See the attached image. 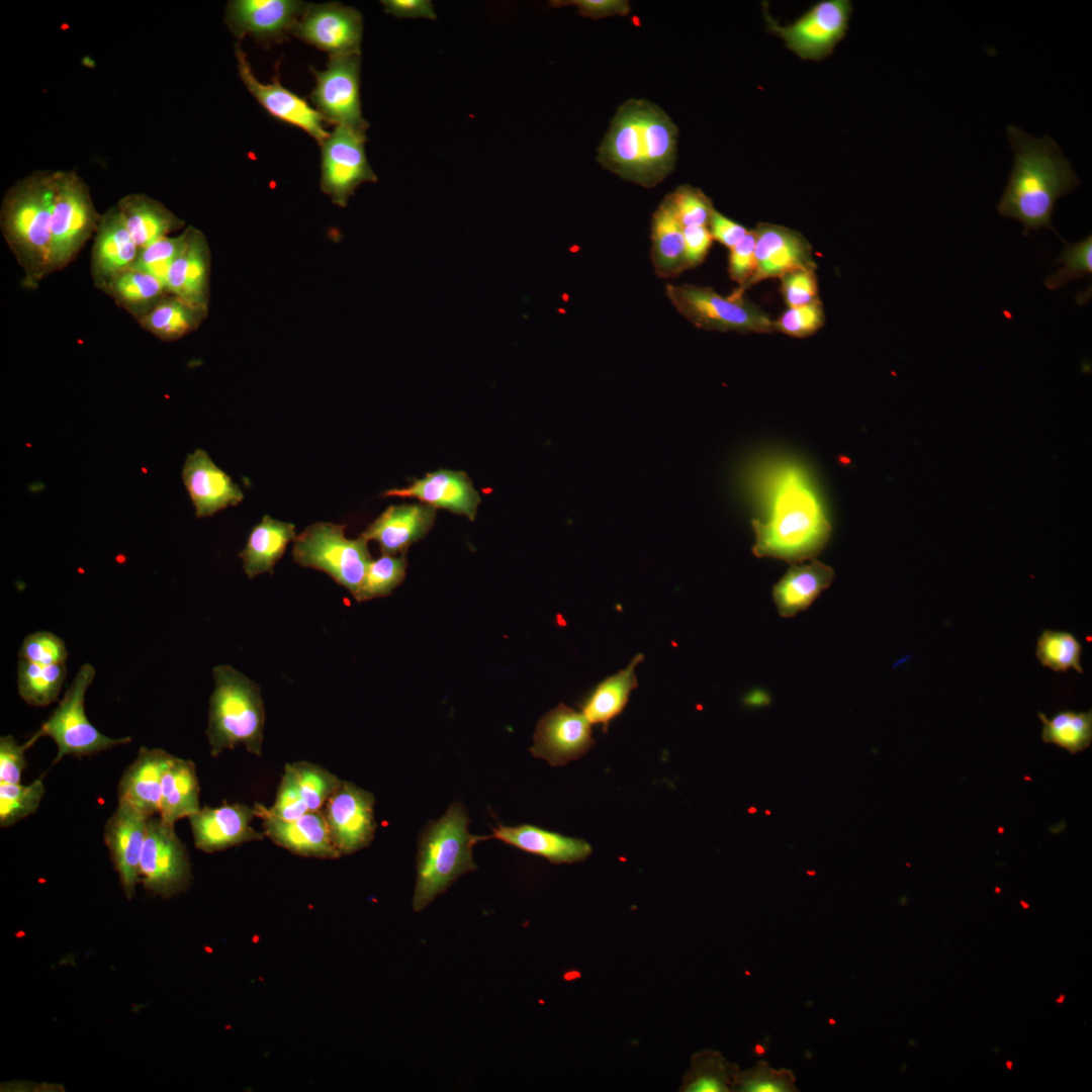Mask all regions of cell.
Listing matches in <instances>:
<instances>
[{"instance_id":"cell-1","label":"cell","mask_w":1092,"mask_h":1092,"mask_svg":"<svg viewBox=\"0 0 1092 1092\" xmlns=\"http://www.w3.org/2000/svg\"><path fill=\"white\" fill-rule=\"evenodd\" d=\"M752 482L764 512L763 520H752L753 553L790 562L816 556L831 526L807 472L793 461L772 460L757 467Z\"/></svg>"},{"instance_id":"cell-2","label":"cell","mask_w":1092,"mask_h":1092,"mask_svg":"<svg viewBox=\"0 0 1092 1092\" xmlns=\"http://www.w3.org/2000/svg\"><path fill=\"white\" fill-rule=\"evenodd\" d=\"M1006 130L1014 158L997 211L1021 222L1023 236L1048 228L1060 237L1052 219L1055 205L1080 184L1070 160L1049 135L1036 139L1011 124Z\"/></svg>"},{"instance_id":"cell-3","label":"cell","mask_w":1092,"mask_h":1092,"mask_svg":"<svg viewBox=\"0 0 1092 1092\" xmlns=\"http://www.w3.org/2000/svg\"><path fill=\"white\" fill-rule=\"evenodd\" d=\"M676 142L677 127L662 109L631 99L617 110L598 160L623 179L652 187L672 171Z\"/></svg>"},{"instance_id":"cell-4","label":"cell","mask_w":1092,"mask_h":1092,"mask_svg":"<svg viewBox=\"0 0 1092 1092\" xmlns=\"http://www.w3.org/2000/svg\"><path fill=\"white\" fill-rule=\"evenodd\" d=\"M52 172H36L6 193L1 207L4 239L24 272L23 283L37 287L51 269Z\"/></svg>"},{"instance_id":"cell-5","label":"cell","mask_w":1092,"mask_h":1092,"mask_svg":"<svg viewBox=\"0 0 1092 1092\" xmlns=\"http://www.w3.org/2000/svg\"><path fill=\"white\" fill-rule=\"evenodd\" d=\"M469 818L462 803H452L438 820L421 832L417 853V881L413 908L422 911L460 876L477 869L472 848L480 840L468 830Z\"/></svg>"},{"instance_id":"cell-6","label":"cell","mask_w":1092,"mask_h":1092,"mask_svg":"<svg viewBox=\"0 0 1092 1092\" xmlns=\"http://www.w3.org/2000/svg\"><path fill=\"white\" fill-rule=\"evenodd\" d=\"M214 689L209 698L206 737L212 756L242 744L260 756L264 740L265 708L260 687L230 665L212 669Z\"/></svg>"},{"instance_id":"cell-7","label":"cell","mask_w":1092,"mask_h":1092,"mask_svg":"<svg viewBox=\"0 0 1092 1092\" xmlns=\"http://www.w3.org/2000/svg\"><path fill=\"white\" fill-rule=\"evenodd\" d=\"M95 673V668L90 663H83L80 666L58 707L39 729L24 742L27 748L42 736L51 737L58 747L53 761L57 763L66 755L78 757L94 755L131 741L129 736L108 737L98 731L89 721L85 711V695L94 680Z\"/></svg>"},{"instance_id":"cell-8","label":"cell","mask_w":1092,"mask_h":1092,"mask_svg":"<svg viewBox=\"0 0 1092 1092\" xmlns=\"http://www.w3.org/2000/svg\"><path fill=\"white\" fill-rule=\"evenodd\" d=\"M293 542L292 557L297 564L327 573L356 596L372 560L365 539L347 538L343 525L317 522Z\"/></svg>"},{"instance_id":"cell-9","label":"cell","mask_w":1092,"mask_h":1092,"mask_svg":"<svg viewBox=\"0 0 1092 1092\" xmlns=\"http://www.w3.org/2000/svg\"><path fill=\"white\" fill-rule=\"evenodd\" d=\"M101 215L88 186L73 172H52L51 269L68 266L96 233Z\"/></svg>"},{"instance_id":"cell-10","label":"cell","mask_w":1092,"mask_h":1092,"mask_svg":"<svg viewBox=\"0 0 1092 1092\" xmlns=\"http://www.w3.org/2000/svg\"><path fill=\"white\" fill-rule=\"evenodd\" d=\"M665 294L674 308L697 328L740 334L775 332L768 314L736 291L724 296L711 287L669 283Z\"/></svg>"},{"instance_id":"cell-11","label":"cell","mask_w":1092,"mask_h":1092,"mask_svg":"<svg viewBox=\"0 0 1092 1092\" xmlns=\"http://www.w3.org/2000/svg\"><path fill=\"white\" fill-rule=\"evenodd\" d=\"M366 130L336 125L321 146V189L341 207H346L357 187L376 182L366 153Z\"/></svg>"},{"instance_id":"cell-12","label":"cell","mask_w":1092,"mask_h":1092,"mask_svg":"<svg viewBox=\"0 0 1092 1092\" xmlns=\"http://www.w3.org/2000/svg\"><path fill=\"white\" fill-rule=\"evenodd\" d=\"M852 6L848 0H825L816 3L795 22L779 24L764 10L766 28L781 37L786 47L803 60L820 61L828 57L843 39Z\"/></svg>"},{"instance_id":"cell-13","label":"cell","mask_w":1092,"mask_h":1092,"mask_svg":"<svg viewBox=\"0 0 1092 1092\" xmlns=\"http://www.w3.org/2000/svg\"><path fill=\"white\" fill-rule=\"evenodd\" d=\"M174 826L159 816L149 818L140 861L141 883L163 898L185 891L191 881L187 849Z\"/></svg>"},{"instance_id":"cell-14","label":"cell","mask_w":1092,"mask_h":1092,"mask_svg":"<svg viewBox=\"0 0 1092 1092\" xmlns=\"http://www.w3.org/2000/svg\"><path fill=\"white\" fill-rule=\"evenodd\" d=\"M361 55L330 57L325 70L310 68L315 85L311 103L326 122L360 130L368 128L360 102Z\"/></svg>"},{"instance_id":"cell-15","label":"cell","mask_w":1092,"mask_h":1092,"mask_svg":"<svg viewBox=\"0 0 1092 1092\" xmlns=\"http://www.w3.org/2000/svg\"><path fill=\"white\" fill-rule=\"evenodd\" d=\"M375 798L372 793L342 781L322 812L332 842L342 855L352 854L370 845L375 831Z\"/></svg>"},{"instance_id":"cell-16","label":"cell","mask_w":1092,"mask_h":1092,"mask_svg":"<svg viewBox=\"0 0 1092 1092\" xmlns=\"http://www.w3.org/2000/svg\"><path fill=\"white\" fill-rule=\"evenodd\" d=\"M361 13L338 2L306 4L291 34L330 57L361 55Z\"/></svg>"},{"instance_id":"cell-17","label":"cell","mask_w":1092,"mask_h":1092,"mask_svg":"<svg viewBox=\"0 0 1092 1092\" xmlns=\"http://www.w3.org/2000/svg\"><path fill=\"white\" fill-rule=\"evenodd\" d=\"M594 744L592 724L583 714L560 703L538 721L530 751L561 766L583 756Z\"/></svg>"},{"instance_id":"cell-18","label":"cell","mask_w":1092,"mask_h":1092,"mask_svg":"<svg viewBox=\"0 0 1092 1092\" xmlns=\"http://www.w3.org/2000/svg\"><path fill=\"white\" fill-rule=\"evenodd\" d=\"M235 55L243 84L272 117L300 128L318 144L328 136L324 117L304 98L282 86L277 78L271 83L260 82L240 43L235 44Z\"/></svg>"},{"instance_id":"cell-19","label":"cell","mask_w":1092,"mask_h":1092,"mask_svg":"<svg viewBox=\"0 0 1092 1092\" xmlns=\"http://www.w3.org/2000/svg\"><path fill=\"white\" fill-rule=\"evenodd\" d=\"M305 6L297 0H233L224 20L240 39L250 35L262 42H279L291 33Z\"/></svg>"},{"instance_id":"cell-20","label":"cell","mask_w":1092,"mask_h":1092,"mask_svg":"<svg viewBox=\"0 0 1092 1092\" xmlns=\"http://www.w3.org/2000/svg\"><path fill=\"white\" fill-rule=\"evenodd\" d=\"M257 817L254 806L223 802L216 807L205 806L190 816L189 823L196 848L206 853L225 850L243 843L259 841L264 832L253 828Z\"/></svg>"},{"instance_id":"cell-21","label":"cell","mask_w":1092,"mask_h":1092,"mask_svg":"<svg viewBox=\"0 0 1092 1092\" xmlns=\"http://www.w3.org/2000/svg\"><path fill=\"white\" fill-rule=\"evenodd\" d=\"M150 817L118 801L104 827V842L124 895L131 899L140 879V861Z\"/></svg>"},{"instance_id":"cell-22","label":"cell","mask_w":1092,"mask_h":1092,"mask_svg":"<svg viewBox=\"0 0 1092 1092\" xmlns=\"http://www.w3.org/2000/svg\"><path fill=\"white\" fill-rule=\"evenodd\" d=\"M754 233L756 270L749 287L798 269H816L811 246L800 233L774 223H759Z\"/></svg>"},{"instance_id":"cell-23","label":"cell","mask_w":1092,"mask_h":1092,"mask_svg":"<svg viewBox=\"0 0 1092 1092\" xmlns=\"http://www.w3.org/2000/svg\"><path fill=\"white\" fill-rule=\"evenodd\" d=\"M254 808L257 817L262 820L265 836L276 845L304 857H341L332 842L322 811L308 812L295 820H282L270 815L261 803H255Z\"/></svg>"},{"instance_id":"cell-24","label":"cell","mask_w":1092,"mask_h":1092,"mask_svg":"<svg viewBox=\"0 0 1092 1092\" xmlns=\"http://www.w3.org/2000/svg\"><path fill=\"white\" fill-rule=\"evenodd\" d=\"M182 479L197 518L210 517L228 507L237 506L244 498L241 488L202 449L188 454L183 464Z\"/></svg>"},{"instance_id":"cell-25","label":"cell","mask_w":1092,"mask_h":1092,"mask_svg":"<svg viewBox=\"0 0 1092 1092\" xmlns=\"http://www.w3.org/2000/svg\"><path fill=\"white\" fill-rule=\"evenodd\" d=\"M384 495L417 498L434 509L464 515L471 521L475 519L480 503L479 494L467 474L448 469L427 473L405 487L385 491Z\"/></svg>"},{"instance_id":"cell-26","label":"cell","mask_w":1092,"mask_h":1092,"mask_svg":"<svg viewBox=\"0 0 1092 1092\" xmlns=\"http://www.w3.org/2000/svg\"><path fill=\"white\" fill-rule=\"evenodd\" d=\"M436 509L426 504L388 507L360 535L375 541L382 554L396 555L427 535L434 525Z\"/></svg>"},{"instance_id":"cell-27","label":"cell","mask_w":1092,"mask_h":1092,"mask_svg":"<svg viewBox=\"0 0 1092 1092\" xmlns=\"http://www.w3.org/2000/svg\"><path fill=\"white\" fill-rule=\"evenodd\" d=\"M188 238L173 260L167 279L170 294L208 308L211 254L203 233L188 226Z\"/></svg>"},{"instance_id":"cell-28","label":"cell","mask_w":1092,"mask_h":1092,"mask_svg":"<svg viewBox=\"0 0 1092 1092\" xmlns=\"http://www.w3.org/2000/svg\"><path fill=\"white\" fill-rule=\"evenodd\" d=\"M173 755L162 748L142 746L117 786L118 801L148 817L159 815L162 779Z\"/></svg>"},{"instance_id":"cell-29","label":"cell","mask_w":1092,"mask_h":1092,"mask_svg":"<svg viewBox=\"0 0 1092 1092\" xmlns=\"http://www.w3.org/2000/svg\"><path fill=\"white\" fill-rule=\"evenodd\" d=\"M139 250L116 207L108 209L100 217L91 254L94 285L102 290L115 275L129 269Z\"/></svg>"},{"instance_id":"cell-30","label":"cell","mask_w":1092,"mask_h":1092,"mask_svg":"<svg viewBox=\"0 0 1092 1092\" xmlns=\"http://www.w3.org/2000/svg\"><path fill=\"white\" fill-rule=\"evenodd\" d=\"M488 838H496L523 851L536 854L553 863H573L584 860L592 846L583 839L565 836L534 825H498Z\"/></svg>"},{"instance_id":"cell-31","label":"cell","mask_w":1092,"mask_h":1092,"mask_svg":"<svg viewBox=\"0 0 1092 1092\" xmlns=\"http://www.w3.org/2000/svg\"><path fill=\"white\" fill-rule=\"evenodd\" d=\"M115 207L139 249L184 225V221L164 204L145 194L126 195Z\"/></svg>"},{"instance_id":"cell-32","label":"cell","mask_w":1092,"mask_h":1092,"mask_svg":"<svg viewBox=\"0 0 1092 1092\" xmlns=\"http://www.w3.org/2000/svg\"><path fill=\"white\" fill-rule=\"evenodd\" d=\"M636 654L629 664L596 685L578 704L580 712L593 725H601L604 732L610 723L626 708L630 695L638 687L636 666L643 660Z\"/></svg>"},{"instance_id":"cell-33","label":"cell","mask_w":1092,"mask_h":1092,"mask_svg":"<svg viewBox=\"0 0 1092 1092\" xmlns=\"http://www.w3.org/2000/svg\"><path fill=\"white\" fill-rule=\"evenodd\" d=\"M296 538L292 523L264 516L251 530L246 546L239 553L249 578L268 572L283 556L288 544Z\"/></svg>"},{"instance_id":"cell-34","label":"cell","mask_w":1092,"mask_h":1092,"mask_svg":"<svg viewBox=\"0 0 1092 1092\" xmlns=\"http://www.w3.org/2000/svg\"><path fill=\"white\" fill-rule=\"evenodd\" d=\"M200 787L192 760L173 755L162 779L159 817L175 825L200 810Z\"/></svg>"},{"instance_id":"cell-35","label":"cell","mask_w":1092,"mask_h":1092,"mask_svg":"<svg viewBox=\"0 0 1092 1092\" xmlns=\"http://www.w3.org/2000/svg\"><path fill=\"white\" fill-rule=\"evenodd\" d=\"M833 576V569L817 560L792 566L774 587L779 613L790 617L805 610L829 586Z\"/></svg>"},{"instance_id":"cell-36","label":"cell","mask_w":1092,"mask_h":1092,"mask_svg":"<svg viewBox=\"0 0 1092 1092\" xmlns=\"http://www.w3.org/2000/svg\"><path fill=\"white\" fill-rule=\"evenodd\" d=\"M651 260L661 278H673L689 268L682 226L661 202L652 216Z\"/></svg>"},{"instance_id":"cell-37","label":"cell","mask_w":1092,"mask_h":1092,"mask_svg":"<svg viewBox=\"0 0 1092 1092\" xmlns=\"http://www.w3.org/2000/svg\"><path fill=\"white\" fill-rule=\"evenodd\" d=\"M207 307L190 304L168 294L138 320L143 329L163 341H176L197 330L206 318Z\"/></svg>"},{"instance_id":"cell-38","label":"cell","mask_w":1092,"mask_h":1092,"mask_svg":"<svg viewBox=\"0 0 1092 1092\" xmlns=\"http://www.w3.org/2000/svg\"><path fill=\"white\" fill-rule=\"evenodd\" d=\"M102 290L136 321L170 294L160 280L131 267L115 275Z\"/></svg>"},{"instance_id":"cell-39","label":"cell","mask_w":1092,"mask_h":1092,"mask_svg":"<svg viewBox=\"0 0 1092 1092\" xmlns=\"http://www.w3.org/2000/svg\"><path fill=\"white\" fill-rule=\"evenodd\" d=\"M1042 722L1041 740L1076 754L1087 749L1092 742V711L1063 710L1049 718L1038 712Z\"/></svg>"},{"instance_id":"cell-40","label":"cell","mask_w":1092,"mask_h":1092,"mask_svg":"<svg viewBox=\"0 0 1092 1092\" xmlns=\"http://www.w3.org/2000/svg\"><path fill=\"white\" fill-rule=\"evenodd\" d=\"M66 675L65 663L43 665L20 659L17 665L18 694L30 706H49L58 700Z\"/></svg>"},{"instance_id":"cell-41","label":"cell","mask_w":1092,"mask_h":1092,"mask_svg":"<svg viewBox=\"0 0 1092 1092\" xmlns=\"http://www.w3.org/2000/svg\"><path fill=\"white\" fill-rule=\"evenodd\" d=\"M284 771L290 776L309 812L322 811L342 782L323 766L304 760L286 763Z\"/></svg>"},{"instance_id":"cell-42","label":"cell","mask_w":1092,"mask_h":1092,"mask_svg":"<svg viewBox=\"0 0 1092 1092\" xmlns=\"http://www.w3.org/2000/svg\"><path fill=\"white\" fill-rule=\"evenodd\" d=\"M1081 656L1082 645L1071 632L1044 629L1037 638L1035 657L1043 667L1057 672L1074 669L1083 673Z\"/></svg>"},{"instance_id":"cell-43","label":"cell","mask_w":1092,"mask_h":1092,"mask_svg":"<svg viewBox=\"0 0 1092 1092\" xmlns=\"http://www.w3.org/2000/svg\"><path fill=\"white\" fill-rule=\"evenodd\" d=\"M406 559L400 556L382 554L368 564L361 586L354 597L358 602L386 597L399 585L406 570Z\"/></svg>"},{"instance_id":"cell-44","label":"cell","mask_w":1092,"mask_h":1092,"mask_svg":"<svg viewBox=\"0 0 1092 1092\" xmlns=\"http://www.w3.org/2000/svg\"><path fill=\"white\" fill-rule=\"evenodd\" d=\"M44 791L41 779L29 785L0 783V826L9 827L35 813Z\"/></svg>"},{"instance_id":"cell-45","label":"cell","mask_w":1092,"mask_h":1092,"mask_svg":"<svg viewBox=\"0 0 1092 1092\" xmlns=\"http://www.w3.org/2000/svg\"><path fill=\"white\" fill-rule=\"evenodd\" d=\"M672 215L685 226H709L715 210L712 200L699 188L678 186L663 200Z\"/></svg>"},{"instance_id":"cell-46","label":"cell","mask_w":1092,"mask_h":1092,"mask_svg":"<svg viewBox=\"0 0 1092 1092\" xmlns=\"http://www.w3.org/2000/svg\"><path fill=\"white\" fill-rule=\"evenodd\" d=\"M1064 244L1065 248L1055 261L1056 264L1062 263L1063 267L1044 279V285L1050 290L1060 289L1074 279L1092 275V235L1077 243Z\"/></svg>"},{"instance_id":"cell-47","label":"cell","mask_w":1092,"mask_h":1092,"mask_svg":"<svg viewBox=\"0 0 1092 1092\" xmlns=\"http://www.w3.org/2000/svg\"><path fill=\"white\" fill-rule=\"evenodd\" d=\"M795 1075L787 1069H774L766 1063L740 1074H736L733 1084L738 1091L745 1092H791L796 1090Z\"/></svg>"},{"instance_id":"cell-48","label":"cell","mask_w":1092,"mask_h":1092,"mask_svg":"<svg viewBox=\"0 0 1092 1092\" xmlns=\"http://www.w3.org/2000/svg\"><path fill=\"white\" fill-rule=\"evenodd\" d=\"M69 653L62 638L49 631H37L26 636L18 656L37 664L65 663Z\"/></svg>"},{"instance_id":"cell-49","label":"cell","mask_w":1092,"mask_h":1092,"mask_svg":"<svg viewBox=\"0 0 1092 1092\" xmlns=\"http://www.w3.org/2000/svg\"><path fill=\"white\" fill-rule=\"evenodd\" d=\"M824 322L821 301H817L808 305L788 307L777 321H774V329L775 332L790 337L806 338L816 333Z\"/></svg>"},{"instance_id":"cell-50","label":"cell","mask_w":1092,"mask_h":1092,"mask_svg":"<svg viewBox=\"0 0 1092 1092\" xmlns=\"http://www.w3.org/2000/svg\"><path fill=\"white\" fill-rule=\"evenodd\" d=\"M755 233L748 231L741 241L730 250L728 272L730 278L739 284L734 291L744 294L754 277L756 270L755 260Z\"/></svg>"},{"instance_id":"cell-51","label":"cell","mask_w":1092,"mask_h":1092,"mask_svg":"<svg viewBox=\"0 0 1092 1092\" xmlns=\"http://www.w3.org/2000/svg\"><path fill=\"white\" fill-rule=\"evenodd\" d=\"M697 1068L695 1076L688 1085L689 1091L718 1092L727 1091L730 1082L736 1076L719 1056L708 1055Z\"/></svg>"},{"instance_id":"cell-52","label":"cell","mask_w":1092,"mask_h":1092,"mask_svg":"<svg viewBox=\"0 0 1092 1092\" xmlns=\"http://www.w3.org/2000/svg\"><path fill=\"white\" fill-rule=\"evenodd\" d=\"M782 293L788 307L820 301L815 269H798L780 278Z\"/></svg>"},{"instance_id":"cell-53","label":"cell","mask_w":1092,"mask_h":1092,"mask_svg":"<svg viewBox=\"0 0 1092 1092\" xmlns=\"http://www.w3.org/2000/svg\"><path fill=\"white\" fill-rule=\"evenodd\" d=\"M266 810L270 815L282 820H295L309 812L290 776L284 770L274 803L271 807H266Z\"/></svg>"},{"instance_id":"cell-54","label":"cell","mask_w":1092,"mask_h":1092,"mask_svg":"<svg viewBox=\"0 0 1092 1092\" xmlns=\"http://www.w3.org/2000/svg\"><path fill=\"white\" fill-rule=\"evenodd\" d=\"M188 228L176 237H165L151 245L140 249L138 257L131 268L142 269L148 265L171 263L183 249L187 238Z\"/></svg>"},{"instance_id":"cell-55","label":"cell","mask_w":1092,"mask_h":1092,"mask_svg":"<svg viewBox=\"0 0 1092 1092\" xmlns=\"http://www.w3.org/2000/svg\"><path fill=\"white\" fill-rule=\"evenodd\" d=\"M25 744H18L12 735L0 738V783L20 784L26 767Z\"/></svg>"},{"instance_id":"cell-56","label":"cell","mask_w":1092,"mask_h":1092,"mask_svg":"<svg viewBox=\"0 0 1092 1092\" xmlns=\"http://www.w3.org/2000/svg\"><path fill=\"white\" fill-rule=\"evenodd\" d=\"M686 256L689 268L701 264L708 255L713 242L709 226L682 228Z\"/></svg>"},{"instance_id":"cell-57","label":"cell","mask_w":1092,"mask_h":1092,"mask_svg":"<svg viewBox=\"0 0 1092 1092\" xmlns=\"http://www.w3.org/2000/svg\"><path fill=\"white\" fill-rule=\"evenodd\" d=\"M554 5H574L579 12L593 18H601L611 15H624L629 11V3L622 0H573L555 1Z\"/></svg>"},{"instance_id":"cell-58","label":"cell","mask_w":1092,"mask_h":1092,"mask_svg":"<svg viewBox=\"0 0 1092 1092\" xmlns=\"http://www.w3.org/2000/svg\"><path fill=\"white\" fill-rule=\"evenodd\" d=\"M709 230L713 240L718 241L730 250L736 246L748 232L745 226L726 217L716 209L711 217Z\"/></svg>"},{"instance_id":"cell-59","label":"cell","mask_w":1092,"mask_h":1092,"mask_svg":"<svg viewBox=\"0 0 1092 1092\" xmlns=\"http://www.w3.org/2000/svg\"><path fill=\"white\" fill-rule=\"evenodd\" d=\"M381 4L386 13L397 18L436 19L437 17L430 0H382Z\"/></svg>"},{"instance_id":"cell-60","label":"cell","mask_w":1092,"mask_h":1092,"mask_svg":"<svg viewBox=\"0 0 1092 1092\" xmlns=\"http://www.w3.org/2000/svg\"><path fill=\"white\" fill-rule=\"evenodd\" d=\"M745 702L751 706H762L769 702V698L764 692L754 691L747 696Z\"/></svg>"},{"instance_id":"cell-61","label":"cell","mask_w":1092,"mask_h":1092,"mask_svg":"<svg viewBox=\"0 0 1092 1092\" xmlns=\"http://www.w3.org/2000/svg\"><path fill=\"white\" fill-rule=\"evenodd\" d=\"M1064 1000H1065V995H1064V994H1062V995H1061V996H1060V997H1059V998H1058V999L1056 1000V1002H1057V1003H1063V1002H1064Z\"/></svg>"},{"instance_id":"cell-62","label":"cell","mask_w":1092,"mask_h":1092,"mask_svg":"<svg viewBox=\"0 0 1092 1092\" xmlns=\"http://www.w3.org/2000/svg\"><path fill=\"white\" fill-rule=\"evenodd\" d=\"M1012 1065H1013V1064H1012V1062H1011V1061H1007V1062H1006V1067H1007V1068H1008L1009 1070H1011V1069H1012Z\"/></svg>"}]
</instances>
